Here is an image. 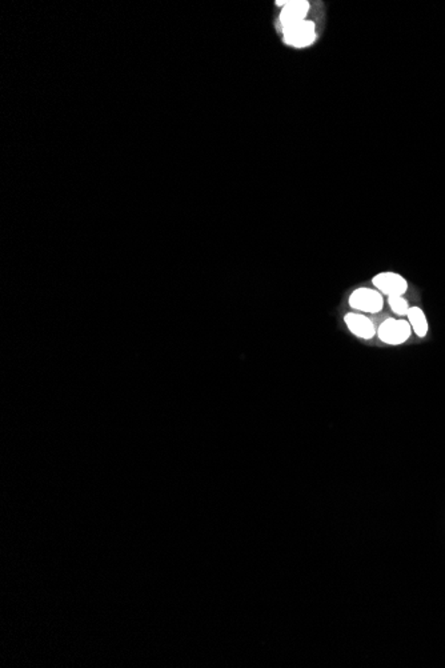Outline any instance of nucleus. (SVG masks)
<instances>
[{
  "mask_svg": "<svg viewBox=\"0 0 445 668\" xmlns=\"http://www.w3.org/2000/svg\"><path fill=\"white\" fill-rule=\"evenodd\" d=\"M384 295L376 289L359 287L348 296V306L356 313L379 314L384 308Z\"/></svg>",
  "mask_w": 445,
  "mask_h": 668,
  "instance_id": "obj_1",
  "label": "nucleus"
},
{
  "mask_svg": "<svg viewBox=\"0 0 445 668\" xmlns=\"http://www.w3.org/2000/svg\"><path fill=\"white\" fill-rule=\"evenodd\" d=\"M283 37L286 44L295 48H305L314 44L317 39L316 23L311 19H305L299 23L283 28Z\"/></svg>",
  "mask_w": 445,
  "mask_h": 668,
  "instance_id": "obj_2",
  "label": "nucleus"
},
{
  "mask_svg": "<svg viewBox=\"0 0 445 668\" xmlns=\"http://www.w3.org/2000/svg\"><path fill=\"white\" fill-rule=\"evenodd\" d=\"M412 335V327L408 319H385L378 328V336L380 341L390 346L404 344Z\"/></svg>",
  "mask_w": 445,
  "mask_h": 668,
  "instance_id": "obj_3",
  "label": "nucleus"
},
{
  "mask_svg": "<svg viewBox=\"0 0 445 668\" xmlns=\"http://www.w3.org/2000/svg\"><path fill=\"white\" fill-rule=\"evenodd\" d=\"M372 286L387 298L406 295L409 287L406 277L394 271H383L376 274L372 277Z\"/></svg>",
  "mask_w": 445,
  "mask_h": 668,
  "instance_id": "obj_4",
  "label": "nucleus"
},
{
  "mask_svg": "<svg viewBox=\"0 0 445 668\" xmlns=\"http://www.w3.org/2000/svg\"><path fill=\"white\" fill-rule=\"evenodd\" d=\"M276 4L281 6L283 10L279 16V25L283 28L303 22L308 19L311 4L307 0H291V1H277Z\"/></svg>",
  "mask_w": 445,
  "mask_h": 668,
  "instance_id": "obj_5",
  "label": "nucleus"
},
{
  "mask_svg": "<svg viewBox=\"0 0 445 668\" xmlns=\"http://www.w3.org/2000/svg\"><path fill=\"white\" fill-rule=\"evenodd\" d=\"M344 323L347 328L354 334L356 338L369 341L375 335H378L376 327L373 325V320L361 313H347L344 315Z\"/></svg>",
  "mask_w": 445,
  "mask_h": 668,
  "instance_id": "obj_6",
  "label": "nucleus"
},
{
  "mask_svg": "<svg viewBox=\"0 0 445 668\" xmlns=\"http://www.w3.org/2000/svg\"><path fill=\"white\" fill-rule=\"evenodd\" d=\"M406 319L412 327V331L419 336V338H425L427 334H428V328H430V325H428V319H427V315L423 311V308H420L418 306H413L409 308L408 314H406Z\"/></svg>",
  "mask_w": 445,
  "mask_h": 668,
  "instance_id": "obj_7",
  "label": "nucleus"
},
{
  "mask_svg": "<svg viewBox=\"0 0 445 668\" xmlns=\"http://www.w3.org/2000/svg\"><path fill=\"white\" fill-rule=\"evenodd\" d=\"M387 303L390 306V308L392 310V313L397 315V316H406L411 306H409V301H406V296L404 295H397V296H390L387 298Z\"/></svg>",
  "mask_w": 445,
  "mask_h": 668,
  "instance_id": "obj_8",
  "label": "nucleus"
}]
</instances>
